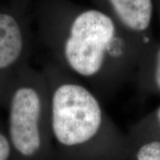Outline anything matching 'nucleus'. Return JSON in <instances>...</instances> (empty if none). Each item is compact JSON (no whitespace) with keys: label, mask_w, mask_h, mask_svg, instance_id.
<instances>
[{"label":"nucleus","mask_w":160,"mask_h":160,"mask_svg":"<svg viewBox=\"0 0 160 160\" xmlns=\"http://www.w3.org/2000/svg\"><path fill=\"white\" fill-rule=\"evenodd\" d=\"M55 160H112L115 128L94 92L55 62L44 71Z\"/></svg>","instance_id":"1"},{"label":"nucleus","mask_w":160,"mask_h":160,"mask_svg":"<svg viewBox=\"0 0 160 160\" xmlns=\"http://www.w3.org/2000/svg\"><path fill=\"white\" fill-rule=\"evenodd\" d=\"M51 49L61 67L102 90L118 81L132 58V47L118 34L113 19L93 9L78 14Z\"/></svg>","instance_id":"2"},{"label":"nucleus","mask_w":160,"mask_h":160,"mask_svg":"<svg viewBox=\"0 0 160 160\" xmlns=\"http://www.w3.org/2000/svg\"><path fill=\"white\" fill-rule=\"evenodd\" d=\"M9 134L14 149L23 158L46 160L52 155L50 95L46 76L18 87L11 99Z\"/></svg>","instance_id":"3"},{"label":"nucleus","mask_w":160,"mask_h":160,"mask_svg":"<svg viewBox=\"0 0 160 160\" xmlns=\"http://www.w3.org/2000/svg\"><path fill=\"white\" fill-rule=\"evenodd\" d=\"M121 24L130 31L141 33L149 29L152 14V0H108Z\"/></svg>","instance_id":"4"},{"label":"nucleus","mask_w":160,"mask_h":160,"mask_svg":"<svg viewBox=\"0 0 160 160\" xmlns=\"http://www.w3.org/2000/svg\"><path fill=\"white\" fill-rule=\"evenodd\" d=\"M24 38L14 18L0 13V69L16 63L24 51Z\"/></svg>","instance_id":"5"},{"label":"nucleus","mask_w":160,"mask_h":160,"mask_svg":"<svg viewBox=\"0 0 160 160\" xmlns=\"http://www.w3.org/2000/svg\"><path fill=\"white\" fill-rule=\"evenodd\" d=\"M136 160H160V141L143 143L136 152Z\"/></svg>","instance_id":"6"},{"label":"nucleus","mask_w":160,"mask_h":160,"mask_svg":"<svg viewBox=\"0 0 160 160\" xmlns=\"http://www.w3.org/2000/svg\"><path fill=\"white\" fill-rule=\"evenodd\" d=\"M152 81L156 89L160 92V46L155 52L152 68Z\"/></svg>","instance_id":"7"},{"label":"nucleus","mask_w":160,"mask_h":160,"mask_svg":"<svg viewBox=\"0 0 160 160\" xmlns=\"http://www.w3.org/2000/svg\"><path fill=\"white\" fill-rule=\"evenodd\" d=\"M11 155L10 142L8 139L0 133V160H8Z\"/></svg>","instance_id":"8"},{"label":"nucleus","mask_w":160,"mask_h":160,"mask_svg":"<svg viewBox=\"0 0 160 160\" xmlns=\"http://www.w3.org/2000/svg\"><path fill=\"white\" fill-rule=\"evenodd\" d=\"M152 121H154L155 125L158 126V128L160 130V105L155 110L152 116Z\"/></svg>","instance_id":"9"}]
</instances>
